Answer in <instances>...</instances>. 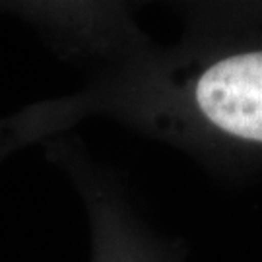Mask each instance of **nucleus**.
Instances as JSON below:
<instances>
[{"instance_id": "obj_1", "label": "nucleus", "mask_w": 262, "mask_h": 262, "mask_svg": "<svg viewBox=\"0 0 262 262\" xmlns=\"http://www.w3.org/2000/svg\"><path fill=\"white\" fill-rule=\"evenodd\" d=\"M196 101L222 130L262 142V53L224 58L200 76Z\"/></svg>"}]
</instances>
